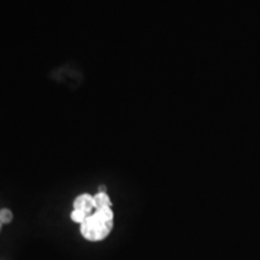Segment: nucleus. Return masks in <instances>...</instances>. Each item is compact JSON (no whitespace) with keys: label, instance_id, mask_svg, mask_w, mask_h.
<instances>
[{"label":"nucleus","instance_id":"6","mask_svg":"<svg viewBox=\"0 0 260 260\" xmlns=\"http://www.w3.org/2000/svg\"><path fill=\"white\" fill-rule=\"evenodd\" d=\"M2 228H3V224L0 223V232H2Z\"/></svg>","mask_w":260,"mask_h":260},{"label":"nucleus","instance_id":"3","mask_svg":"<svg viewBox=\"0 0 260 260\" xmlns=\"http://www.w3.org/2000/svg\"><path fill=\"white\" fill-rule=\"evenodd\" d=\"M94 206H95V210L109 209V207H112V201L106 193H100L99 191L94 195Z\"/></svg>","mask_w":260,"mask_h":260},{"label":"nucleus","instance_id":"4","mask_svg":"<svg viewBox=\"0 0 260 260\" xmlns=\"http://www.w3.org/2000/svg\"><path fill=\"white\" fill-rule=\"evenodd\" d=\"M70 217H71V219L74 220V222L82 224V223L84 222V220H86L87 218H88L89 214H88V213H86V212H83V211H80V210H74L73 212H71Z\"/></svg>","mask_w":260,"mask_h":260},{"label":"nucleus","instance_id":"5","mask_svg":"<svg viewBox=\"0 0 260 260\" xmlns=\"http://www.w3.org/2000/svg\"><path fill=\"white\" fill-rule=\"evenodd\" d=\"M14 219V214L9 209H3L0 210V223L4 225V224H9Z\"/></svg>","mask_w":260,"mask_h":260},{"label":"nucleus","instance_id":"2","mask_svg":"<svg viewBox=\"0 0 260 260\" xmlns=\"http://www.w3.org/2000/svg\"><path fill=\"white\" fill-rule=\"evenodd\" d=\"M74 210L83 211V212L88 213L90 216V214L95 211V206H94V197H92V195L88 193L79 195V197L74 200Z\"/></svg>","mask_w":260,"mask_h":260},{"label":"nucleus","instance_id":"1","mask_svg":"<svg viewBox=\"0 0 260 260\" xmlns=\"http://www.w3.org/2000/svg\"><path fill=\"white\" fill-rule=\"evenodd\" d=\"M113 229V211L109 209L95 210L84 222L81 224V235L87 241H103L110 235Z\"/></svg>","mask_w":260,"mask_h":260}]
</instances>
